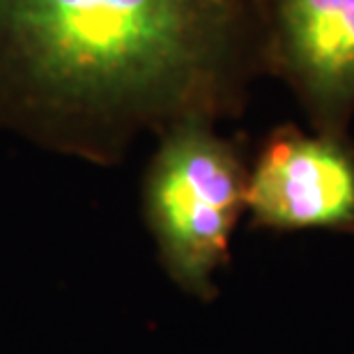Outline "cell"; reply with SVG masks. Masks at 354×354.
Here are the masks:
<instances>
[{"label":"cell","mask_w":354,"mask_h":354,"mask_svg":"<svg viewBox=\"0 0 354 354\" xmlns=\"http://www.w3.org/2000/svg\"><path fill=\"white\" fill-rule=\"evenodd\" d=\"M260 72L263 0H0V120L86 157L237 115Z\"/></svg>","instance_id":"1"},{"label":"cell","mask_w":354,"mask_h":354,"mask_svg":"<svg viewBox=\"0 0 354 354\" xmlns=\"http://www.w3.org/2000/svg\"><path fill=\"white\" fill-rule=\"evenodd\" d=\"M246 164L209 118H184L161 131L143 180L145 223L161 265L184 292L216 295L214 276L246 212Z\"/></svg>","instance_id":"2"},{"label":"cell","mask_w":354,"mask_h":354,"mask_svg":"<svg viewBox=\"0 0 354 354\" xmlns=\"http://www.w3.org/2000/svg\"><path fill=\"white\" fill-rule=\"evenodd\" d=\"M246 212L256 228L354 235V145L348 136L281 124L249 166Z\"/></svg>","instance_id":"3"},{"label":"cell","mask_w":354,"mask_h":354,"mask_svg":"<svg viewBox=\"0 0 354 354\" xmlns=\"http://www.w3.org/2000/svg\"><path fill=\"white\" fill-rule=\"evenodd\" d=\"M265 65L310 129L348 136L354 118V0H263Z\"/></svg>","instance_id":"4"}]
</instances>
